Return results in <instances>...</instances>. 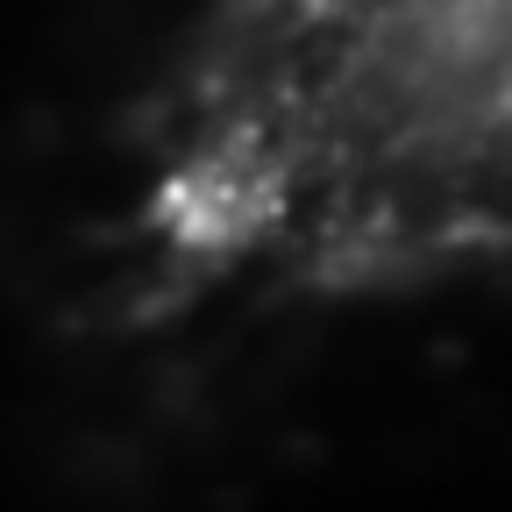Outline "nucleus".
<instances>
[{"instance_id":"1","label":"nucleus","mask_w":512,"mask_h":512,"mask_svg":"<svg viewBox=\"0 0 512 512\" xmlns=\"http://www.w3.org/2000/svg\"><path fill=\"white\" fill-rule=\"evenodd\" d=\"M114 264L143 320L512 264V0H207L143 100Z\"/></svg>"}]
</instances>
